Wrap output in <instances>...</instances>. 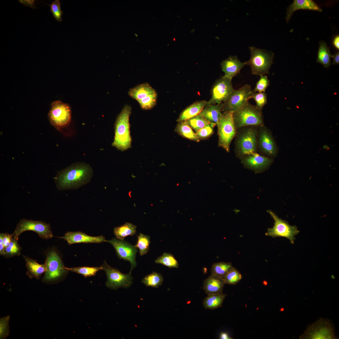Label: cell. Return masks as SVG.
I'll return each mask as SVG.
<instances>
[{
  "instance_id": "cell-41",
  "label": "cell",
  "mask_w": 339,
  "mask_h": 339,
  "mask_svg": "<svg viewBox=\"0 0 339 339\" xmlns=\"http://www.w3.org/2000/svg\"><path fill=\"white\" fill-rule=\"evenodd\" d=\"M9 316L2 317L0 319V338L4 339L9 334Z\"/></svg>"
},
{
  "instance_id": "cell-21",
  "label": "cell",
  "mask_w": 339,
  "mask_h": 339,
  "mask_svg": "<svg viewBox=\"0 0 339 339\" xmlns=\"http://www.w3.org/2000/svg\"><path fill=\"white\" fill-rule=\"evenodd\" d=\"M225 284L223 279L211 274L204 281L203 289L207 295L221 293Z\"/></svg>"
},
{
  "instance_id": "cell-40",
  "label": "cell",
  "mask_w": 339,
  "mask_h": 339,
  "mask_svg": "<svg viewBox=\"0 0 339 339\" xmlns=\"http://www.w3.org/2000/svg\"><path fill=\"white\" fill-rule=\"evenodd\" d=\"M50 7V11L55 19L58 22L62 20V16L63 12L62 11L61 5L62 4L59 0H55L51 4H47Z\"/></svg>"
},
{
  "instance_id": "cell-29",
  "label": "cell",
  "mask_w": 339,
  "mask_h": 339,
  "mask_svg": "<svg viewBox=\"0 0 339 339\" xmlns=\"http://www.w3.org/2000/svg\"><path fill=\"white\" fill-rule=\"evenodd\" d=\"M137 227L131 223L127 222L121 226L114 228V233L117 238L124 240L126 236H133L135 234Z\"/></svg>"
},
{
  "instance_id": "cell-42",
  "label": "cell",
  "mask_w": 339,
  "mask_h": 339,
  "mask_svg": "<svg viewBox=\"0 0 339 339\" xmlns=\"http://www.w3.org/2000/svg\"><path fill=\"white\" fill-rule=\"evenodd\" d=\"M260 78L257 82L253 91L256 93L265 92L270 85V81L266 75H260Z\"/></svg>"
},
{
  "instance_id": "cell-44",
  "label": "cell",
  "mask_w": 339,
  "mask_h": 339,
  "mask_svg": "<svg viewBox=\"0 0 339 339\" xmlns=\"http://www.w3.org/2000/svg\"><path fill=\"white\" fill-rule=\"evenodd\" d=\"M12 238L11 234L8 233H3V243L5 249L9 245Z\"/></svg>"
},
{
  "instance_id": "cell-5",
  "label": "cell",
  "mask_w": 339,
  "mask_h": 339,
  "mask_svg": "<svg viewBox=\"0 0 339 339\" xmlns=\"http://www.w3.org/2000/svg\"><path fill=\"white\" fill-rule=\"evenodd\" d=\"M233 117L237 130L245 126L264 125L262 110L249 102L234 111Z\"/></svg>"
},
{
  "instance_id": "cell-18",
  "label": "cell",
  "mask_w": 339,
  "mask_h": 339,
  "mask_svg": "<svg viewBox=\"0 0 339 339\" xmlns=\"http://www.w3.org/2000/svg\"><path fill=\"white\" fill-rule=\"evenodd\" d=\"M58 238L64 239L69 245L79 243H100L107 242L103 235L92 236L80 231L67 232L62 237Z\"/></svg>"
},
{
  "instance_id": "cell-9",
  "label": "cell",
  "mask_w": 339,
  "mask_h": 339,
  "mask_svg": "<svg viewBox=\"0 0 339 339\" xmlns=\"http://www.w3.org/2000/svg\"><path fill=\"white\" fill-rule=\"evenodd\" d=\"M26 231L35 232L41 238L46 239H51L53 236L50 224L42 221L23 218L17 224L13 233L11 234L12 237L18 240L20 234Z\"/></svg>"
},
{
  "instance_id": "cell-24",
  "label": "cell",
  "mask_w": 339,
  "mask_h": 339,
  "mask_svg": "<svg viewBox=\"0 0 339 339\" xmlns=\"http://www.w3.org/2000/svg\"><path fill=\"white\" fill-rule=\"evenodd\" d=\"M207 101H196L185 109L177 120L178 122L186 121L199 114L207 104Z\"/></svg>"
},
{
  "instance_id": "cell-34",
  "label": "cell",
  "mask_w": 339,
  "mask_h": 339,
  "mask_svg": "<svg viewBox=\"0 0 339 339\" xmlns=\"http://www.w3.org/2000/svg\"><path fill=\"white\" fill-rule=\"evenodd\" d=\"M150 239L149 235L141 233L137 236V242L135 246L138 249L141 256L146 254L148 252L150 243Z\"/></svg>"
},
{
  "instance_id": "cell-15",
  "label": "cell",
  "mask_w": 339,
  "mask_h": 339,
  "mask_svg": "<svg viewBox=\"0 0 339 339\" xmlns=\"http://www.w3.org/2000/svg\"><path fill=\"white\" fill-rule=\"evenodd\" d=\"M232 80L224 76L218 80L213 86L212 97L206 105L224 102L234 90Z\"/></svg>"
},
{
  "instance_id": "cell-12",
  "label": "cell",
  "mask_w": 339,
  "mask_h": 339,
  "mask_svg": "<svg viewBox=\"0 0 339 339\" xmlns=\"http://www.w3.org/2000/svg\"><path fill=\"white\" fill-rule=\"evenodd\" d=\"M267 211L274 219V223L273 227L268 228L265 234L273 238L285 237L288 239L292 244H293L295 239V236L299 232L297 227L290 225L287 222L279 218L271 211Z\"/></svg>"
},
{
  "instance_id": "cell-32",
  "label": "cell",
  "mask_w": 339,
  "mask_h": 339,
  "mask_svg": "<svg viewBox=\"0 0 339 339\" xmlns=\"http://www.w3.org/2000/svg\"><path fill=\"white\" fill-rule=\"evenodd\" d=\"M65 268L69 271L75 272L82 275L85 277L95 276L99 271L102 270V267L79 266Z\"/></svg>"
},
{
  "instance_id": "cell-11",
  "label": "cell",
  "mask_w": 339,
  "mask_h": 339,
  "mask_svg": "<svg viewBox=\"0 0 339 339\" xmlns=\"http://www.w3.org/2000/svg\"><path fill=\"white\" fill-rule=\"evenodd\" d=\"M336 338L335 328L329 320L320 318L309 325L300 337L305 339H334Z\"/></svg>"
},
{
  "instance_id": "cell-13",
  "label": "cell",
  "mask_w": 339,
  "mask_h": 339,
  "mask_svg": "<svg viewBox=\"0 0 339 339\" xmlns=\"http://www.w3.org/2000/svg\"><path fill=\"white\" fill-rule=\"evenodd\" d=\"M255 92L251 86L246 84L239 89L234 90L228 99L223 103L222 111L233 112L238 110L248 102Z\"/></svg>"
},
{
  "instance_id": "cell-48",
  "label": "cell",
  "mask_w": 339,
  "mask_h": 339,
  "mask_svg": "<svg viewBox=\"0 0 339 339\" xmlns=\"http://www.w3.org/2000/svg\"><path fill=\"white\" fill-rule=\"evenodd\" d=\"M333 44L337 50L339 49V36L337 35L334 38L333 40Z\"/></svg>"
},
{
  "instance_id": "cell-38",
  "label": "cell",
  "mask_w": 339,
  "mask_h": 339,
  "mask_svg": "<svg viewBox=\"0 0 339 339\" xmlns=\"http://www.w3.org/2000/svg\"><path fill=\"white\" fill-rule=\"evenodd\" d=\"M158 98L157 93L150 95L138 102L141 108L143 110H150L156 105Z\"/></svg>"
},
{
  "instance_id": "cell-4",
  "label": "cell",
  "mask_w": 339,
  "mask_h": 339,
  "mask_svg": "<svg viewBox=\"0 0 339 339\" xmlns=\"http://www.w3.org/2000/svg\"><path fill=\"white\" fill-rule=\"evenodd\" d=\"M258 126H250L242 127L235 140V150L237 156H244L256 153L258 149Z\"/></svg>"
},
{
  "instance_id": "cell-26",
  "label": "cell",
  "mask_w": 339,
  "mask_h": 339,
  "mask_svg": "<svg viewBox=\"0 0 339 339\" xmlns=\"http://www.w3.org/2000/svg\"><path fill=\"white\" fill-rule=\"evenodd\" d=\"M331 57L330 49L326 43L320 41L316 62L322 64L324 67L327 68L331 65Z\"/></svg>"
},
{
  "instance_id": "cell-47",
  "label": "cell",
  "mask_w": 339,
  "mask_h": 339,
  "mask_svg": "<svg viewBox=\"0 0 339 339\" xmlns=\"http://www.w3.org/2000/svg\"><path fill=\"white\" fill-rule=\"evenodd\" d=\"M332 57L333 58V61L332 62L333 65H337L339 64V51L337 52L336 53L334 54L333 55H332Z\"/></svg>"
},
{
  "instance_id": "cell-27",
  "label": "cell",
  "mask_w": 339,
  "mask_h": 339,
  "mask_svg": "<svg viewBox=\"0 0 339 339\" xmlns=\"http://www.w3.org/2000/svg\"><path fill=\"white\" fill-rule=\"evenodd\" d=\"M175 131L184 138L196 142L200 141L196 133L193 131L186 121L179 122Z\"/></svg>"
},
{
  "instance_id": "cell-23",
  "label": "cell",
  "mask_w": 339,
  "mask_h": 339,
  "mask_svg": "<svg viewBox=\"0 0 339 339\" xmlns=\"http://www.w3.org/2000/svg\"><path fill=\"white\" fill-rule=\"evenodd\" d=\"M22 256L25 260L27 269L26 275L30 278L32 279L34 277L37 280H39L42 275L45 272V263L40 264L36 260L25 255H22Z\"/></svg>"
},
{
  "instance_id": "cell-45",
  "label": "cell",
  "mask_w": 339,
  "mask_h": 339,
  "mask_svg": "<svg viewBox=\"0 0 339 339\" xmlns=\"http://www.w3.org/2000/svg\"><path fill=\"white\" fill-rule=\"evenodd\" d=\"M35 0H19L18 1L20 3L26 6L27 7H30L34 9L35 8H36V7L35 6Z\"/></svg>"
},
{
  "instance_id": "cell-7",
  "label": "cell",
  "mask_w": 339,
  "mask_h": 339,
  "mask_svg": "<svg viewBox=\"0 0 339 339\" xmlns=\"http://www.w3.org/2000/svg\"><path fill=\"white\" fill-rule=\"evenodd\" d=\"M48 117L51 125L62 132L69 127L72 122L71 107L60 100L53 101L51 104Z\"/></svg>"
},
{
  "instance_id": "cell-17",
  "label": "cell",
  "mask_w": 339,
  "mask_h": 339,
  "mask_svg": "<svg viewBox=\"0 0 339 339\" xmlns=\"http://www.w3.org/2000/svg\"><path fill=\"white\" fill-rule=\"evenodd\" d=\"M241 159V163L245 167L256 172L264 170L273 161L272 158L260 155L257 153L245 155Z\"/></svg>"
},
{
  "instance_id": "cell-10",
  "label": "cell",
  "mask_w": 339,
  "mask_h": 339,
  "mask_svg": "<svg viewBox=\"0 0 339 339\" xmlns=\"http://www.w3.org/2000/svg\"><path fill=\"white\" fill-rule=\"evenodd\" d=\"M101 266L107 276L105 285L107 288L113 290H117L120 288H126L132 284L133 278L131 273L123 274L118 269L110 266L105 261Z\"/></svg>"
},
{
  "instance_id": "cell-16",
  "label": "cell",
  "mask_w": 339,
  "mask_h": 339,
  "mask_svg": "<svg viewBox=\"0 0 339 339\" xmlns=\"http://www.w3.org/2000/svg\"><path fill=\"white\" fill-rule=\"evenodd\" d=\"M258 128V148L267 156L271 158L275 157L278 149L272 133L264 125Z\"/></svg>"
},
{
  "instance_id": "cell-22",
  "label": "cell",
  "mask_w": 339,
  "mask_h": 339,
  "mask_svg": "<svg viewBox=\"0 0 339 339\" xmlns=\"http://www.w3.org/2000/svg\"><path fill=\"white\" fill-rule=\"evenodd\" d=\"M156 93V90L148 83L138 84L131 88L128 92V95L137 102Z\"/></svg>"
},
{
  "instance_id": "cell-28",
  "label": "cell",
  "mask_w": 339,
  "mask_h": 339,
  "mask_svg": "<svg viewBox=\"0 0 339 339\" xmlns=\"http://www.w3.org/2000/svg\"><path fill=\"white\" fill-rule=\"evenodd\" d=\"M227 295L222 293L208 295L203 300V306L206 309H213L221 307Z\"/></svg>"
},
{
  "instance_id": "cell-30",
  "label": "cell",
  "mask_w": 339,
  "mask_h": 339,
  "mask_svg": "<svg viewBox=\"0 0 339 339\" xmlns=\"http://www.w3.org/2000/svg\"><path fill=\"white\" fill-rule=\"evenodd\" d=\"M233 267L230 262H221L215 263L212 266L211 274L223 279L227 273Z\"/></svg>"
},
{
  "instance_id": "cell-14",
  "label": "cell",
  "mask_w": 339,
  "mask_h": 339,
  "mask_svg": "<svg viewBox=\"0 0 339 339\" xmlns=\"http://www.w3.org/2000/svg\"><path fill=\"white\" fill-rule=\"evenodd\" d=\"M107 242L113 246L119 259L130 262L131 267L129 272L131 273L132 270L137 265L136 261L137 252V248L129 242L117 238L107 240Z\"/></svg>"
},
{
  "instance_id": "cell-3",
  "label": "cell",
  "mask_w": 339,
  "mask_h": 339,
  "mask_svg": "<svg viewBox=\"0 0 339 339\" xmlns=\"http://www.w3.org/2000/svg\"><path fill=\"white\" fill-rule=\"evenodd\" d=\"M46 270L42 281L47 284L54 283L63 279L69 271L65 268L59 253L54 248L46 254Z\"/></svg>"
},
{
  "instance_id": "cell-33",
  "label": "cell",
  "mask_w": 339,
  "mask_h": 339,
  "mask_svg": "<svg viewBox=\"0 0 339 339\" xmlns=\"http://www.w3.org/2000/svg\"><path fill=\"white\" fill-rule=\"evenodd\" d=\"M156 263L160 264L169 268H178V263L174 256L171 254L164 253L155 261Z\"/></svg>"
},
{
  "instance_id": "cell-20",
  "label": "cell",
  "mask_w": 339,
  "mask_h": 339,
  "mask_svg": "<svg viewBox=\"0 0 339 339\" xmlns=\"http://www.w3.org/2000/svg\"><path fill=\"white\" fill-rule=\"evenodd\" d=\"M299 9L309 10L321 12L322 10L317 3L311 0H294L287 9L285 18L288 23L293 13Z\"/></svg>"
},
{
  "instance_id": "cell-49",
  "label": "cell",
  "mask_w": 339,
  "mask_h": 339,
  "mask_svg": "<svg viewBox=\"0 0 339 339\" xmlns=\"http://www.w3.org/2000/svg\"><path fill=\"white\" fill-rule=\"evenodd\" d=\"M220 339H232L233 338L230 337L226 333L221 332L220 335Z\"/></svg>"
},
{
  "instance_id": "cell-36",
  "label": "cell",
  "mask_w": 339,
  "mask_h": 339,
  "mask_svg": "<svg viewBox=\"0 0 339 339\" xmlns=\"http://www.w3.org/2000/svg\"><path fill=\"white\" fill-rule=\"evenodd\" d=\"M22 248L18 243V240L12 238V240L8 246L5 250L3 256L6 258H9L15 256H19L21 254Z\"/></svg>"
},
{
  "instance_id": "cell-39",
  "label": "cell",
  "mask_w": 339,
  "mask_h": 339,
  "mask_svg": "<svg viewBox=\"0 0 339 339\" xmlns=\"http://www.w3.org/2000/svg\"><path fill=\"white\" fill-rule=\"evenodd\" d=\"M216 125L215 124L210 123L196 132L199 140L206 139L210 137L213 133L214 128Z\"/></svg>"
},
{
  "instance_id": "cell-2",
  "label": "cell",
  "mask_w": 339,
  "mask_h": 339,
  "mask_svg": "<svg viewBox=\"0 0 339 339\" xmlns=\"http://www.w3.org/2000/svg\"><path fill=\"white\" fill-rule=\"evenodd\" d=\"M132 109L130 105H125L117 116L115 123V136L112 146L121 151L131 147L129 117Z\"/></svg>"
},
{
  "instance_id": "cell-37",
  "label": "cell",
  "mask_w": 339,
  "mask_h": 339,
  "mask_svg": "<svg viewBox=\"0 0 339 339\" xmlns=\"http://www.w3.org/2000/svg\"><path fill=\"white\" fill-rule=\"evenodd\" d=\"M242 276L239 271L234 267L230 270L223 278L225 284L235 285L242 279Z\"/></svg>"
},
{
  "instance_id": "cell-31",
  "label": "cell",
  "mask_w": 339,
  "mask_h": 339,
  "mask_svg": "<svg viewBox=\"0 0 339 339\" xmlns=\"http://www.w3.org/2000/svg\"><path fill=\"white\" fill-rule=\"evenodd\" d=\"M163 280V277L161 274L153 272L144 277L141 282L147 287L158 288L162 285Z\"/></svg>"
},
{
  "instance_id": "cell-19",
  "label": "cell",
  "mask_w": 339,
  "mask_h": 339,
  "mask_svg": "<svg viewBox=\"0 0 339 339\" xmlns=\"http://www.w3.org/2000/svg\"><path fill=\"white\" fill-rule=\"evenodd\" d=\"M245 65V62H241L236 56H230L221 63L222 70L224 73L223 76L231 79L238 74Z\"/></svg>"
},
{
  "instance_id": "cell-46",
  "label": "cell",
  "mask_w": 339,
  "mask_h": 339,
  "mask_svg": "<svg viewBox=\"0 0 339 339\" xmlns=\"http://www.w3.org/2000/svg\"><path fill=\"white\" fill-rule=\"evenodd\" d=\"M3 233L0 234V254L4 256L5 254V248L3 243Z\"/></svg>"
},
{
  "instance_id": "cell-35",
  "label": "cell",
  "mask_w": 339,
  "mask_h": 339,
  "mask_svg": "<svg viewBox=\"0 0 339 339\" xmlns=\"http://www.w3.org/2000/svg\"><path fill=\"white\" fill-rule=\"evenodd\" d=\"M186 121L196 133L210 123L199 114Z\"/></svg>"
},
{
  "instance_id": "cell-43",
  "label": "cell",
  "mask_w": 339,
  "mask_h": 339,
  "mask_svg": "<svg viewBox=\"0 0 339 339\" xmlns=\"http://www.w3.org/2000/svg\"><path fill=\"white\" fill-rule=\"evenodd\" d=\"M252 98L255 101L256 106L261 110L264 106L267 103V95L265 92H255Z\"/></svg>"
},
{
  "instance_id": "cell-25",
  "label": "cell",
  "mask_w": 339,
  "mask_h": 339,
  "mask_svg": "<svg viewBox=\"0 0 339 339\" xmlns=\"http://www.w3.org/2000/svg\"><path fill=\"white\" fill-rule=\"evenodd\" d=\"M223 103L206 105L199 114L209 122L216 124L222 114Z\"/></svg>"
},
{
  "instance_id": "cell-8",
  "label": "cell",
  "mask_w": 339,
  "mask_h": 339,
  "mask_svg": "<svg viewBox=\"0 0 339 339\" xmlns=\"http://www.w3.org/2000/svg\"><path fill=\"white\" fill-rule=\"evenodd\" d=\"M233 112H223L217 124L218 128V145L228 153L230 151L231 143L237 133Z\"/></svg>"
},
{
  "instance_id": "cell-6",
  "label": "cell",
  "mask_w": 339,
  "mask_h": 339,
  "mask_svg": "<svg viewBox=\"0 0 339 339\" xmlns=\"http://www.w3.org/2000/svg\"><path fill=\"white\" fill-rule=\"evenodd\" d=\"M251 56L246 65L250 66L252 74L257 76L269 73L274 54L272 52L252 46L249 47Z\"/></svg>"
},
{
  "instance_id": "cell-1",
  "label": "cell",
  "mask_w": 339,
  "mask_h": 339,
  "mask_svg": "<svg viewBox=\"0 0 339 339\" xmlns=\"http://www.w3.org/2000/svg\"><path fill=\"white\" fill-rule=\"evenodd\" d=\"M93 175V169L89 164L76 162L60 171L55 179L59 189H75L89 182Z\"/></svg>"
}]
</instances>
